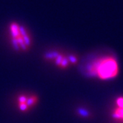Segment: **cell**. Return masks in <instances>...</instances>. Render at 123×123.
Segmentation results:
<instances>
[{
  "label": "cell",
  "mask_w": 123,
  "mask_h": 123,
  "mask_svg": "<svg viewBox=\"0 0 123 123\" xmlns=\"http://www.w3.org/2000/svg\"><path fill=\"white\" fill-rule=\"evenodd\" d=\"M86 75L101 80H110L119 73L118 62L111 53L101 54L92 57L85 66Z\"/></svg>",
  "instance_id": "obj_1"
},
{
  "label": "cell",
  "mask_w": 123,
  "mask_h": 123,
  "mask_svg": "<svg viewBox=\"0 0 123 123\" xmlns=\"http://www.w3.org/2000/svg\"><path fill=\"white\" fill-rule=\"evenodd\" d=\"M18 108L21 111H24V112L27 111L30 109V107H28L26 103H19L18 104Z\"/></svg>",
  "instance_id": "obj_9"
},
{
  "label": "cell",
  "mask_w": 123,
  "mask_h": 123,
  "mask_svg": "<svg viewBox=\"0 0 123 123\" xmlns=\"http://www.w3.org/2000/svg\"><path fill=\"white\" fill-rule=\"evenodd\" d=\"M68 60H69V62L71 64H76L77 63V61H78L77 57L74 55H68Z\"/></svg>",
  "instance_id": "obj_8"
},
{
  "label": "cell",
  "mask_w": 123,
  "mask_h": 123,
  "mask_svg": "<svg viewBox=\"0 0 123 123\" xmlns=\"http://www.w3.org/2000/svg\"><path fill=\"white\" fill-rule=\"evenodd\" d=\"M111 116L116 121L123 123V97H119L116 99Z\"/></svg>",
  "instance_id": "obj_2"
},
{
  "label": "cell",
  "mask_w": 123,
  "mask_h": 123,
  "mask_svg": "<svg viewBox=\"0 0 123 123\" xmlns=\"http://www.w3.org/2000/svg\"><path fill=\"white\" fill-rule=\"evenodd\" d=\"M38 102V97L36 95H31L30 97H28L26 104L28 105L29 107H31L34 106Z\"/></svg>",
  "instance_id": "obj_3"
},
{
  "label": "cell",
  "mask_w": 123,
  "mask_h": 123,
  "mask_svg": "<svg viewBox=\"0 0 123 123\" xmlns=\"http://www.w3.org/2000/svg\"><path fill=\"white\" fill-rule=\"evenodd\" d=\"M43 58L47 61H53V55H52L51 51L47 52V53H44V55H43Z\"/></svg>",
  "instance_id": "obj_6"
},
{
  "label": "cell",
  "mask_w": 123,
  "mask_h": 123,
  "mask_svg": "<svg viewBox=\"0 0 123 123\" xmlns=\"http://www.w3.org/2000/svg\"><path fill=\"white\" fill-rule=\"evenodd\" d=\"M70 62H69V60H68V56H66L64 57L63 60L61 64H60V68H61L62 69H65V68H67L69 65H70Z\"/></svg>",
  "instance_id": "obj_4"
},
{
  "label": "cell",
  "mask_w": 123,
  "mask_h": 123,
  "mask_svg": "<svg viewBox=\"0 0 123 123\" xmlns=\"http://www.w3.org/2000/svg\"><path fill=\"white\" fill-rule=\"evenodd\" d=\"M27 98H28V97L25 96V95H24V94L20 95L17 98V101L18 103V104L19 103H26Z\"/></svg>",
  "instance_id": "obj_7"
},
{
  "label": "cell",
  "mask_w": 123,
  "mask_h": 123,
  "mask_svg": "<svg viewBox=\"0 0 123 123\" xmlns=\"http://www.w3.org/2000/svg\"><path fill=\"white\" fill-rule=\"evenodd\" d=\"M64 57H65V55H64V54H62V53H60L59 55L54 60L55 64L57 66H58V67H60V64H61L62 62V60H63V59H64Z\"/></svg>",
  "instance_id": "obj_5"
}]
</instances>
